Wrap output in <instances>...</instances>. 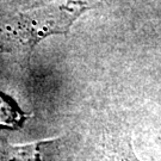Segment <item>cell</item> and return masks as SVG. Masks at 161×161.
Masks as SVG:
<instances>
[{"instance_id":"obj_1","label":"cell","mask_w":161,"mask_h":161,"mask_svg":"<svg viewBox=\"0 0 161 161\" xmlns=\"http://www.w3.org/2000/svg\"><path fill=\"white\" fill-rule=\"evenodd\" d=\"M87 5L81 1H68L61 5L50 6L44 10H37L12 17L6 25L16 40L30 50L42 38L52 34H66L69 26Z\"/></svg>"},{"instance_id":"obj_2","label":"cell","mask_w":161,"mask_h":161,"mask_svg":"<svg viewBox=\"0 0 161 161\" xmlns=\"http://www.w3.org/2000/svg\"><path fill=\"white\" fill-rule=\"evenodd\" d=\"M29 118L14 99L0 91V129H17Z\"/></svg>"},{"instance_id":"obj_3","label":"cell","mask_w":161,"mask_h":161,"mask_svg":"<svg viewBox=\"0 0 161 161\" xmlns=\"http://www.w3.org/2000/svg\"><path fill=\"white\" fill-rule=\"evenodd\" d=\"M103 161H138V159L134 154L131 144L127 143L125 146H122L119 148L112 150L104 158Z\"/></svg>"},{"instance_id":"obj_4","label":"cell","mask_w":161,"mask_h":161,"mask_svg":"<svg viewBox=\"0 0 161 161\" xmlns=\"http://www.w3.org/2000/svg\"><path fill=\"white\" fill-rule=\"evenodd\" d=\"M160 161H161V160H160Z\"/></svg>"}]
</instances>
